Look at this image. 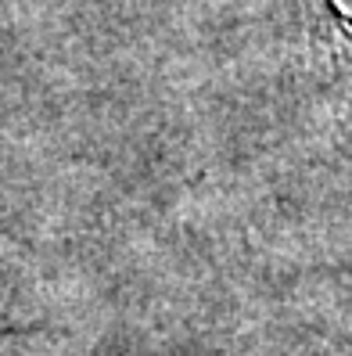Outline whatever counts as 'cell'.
<instances>
[{"label": "cell", "instance_id": "cell-1", "mask_svg": "<svg viewBox=\"0 0 352 356\" xmlns=\"http://www.w3.org/2000/svg\"><path fill=\"white\" fill-rule=\"evenodd\" d=\"M338 4H342L345 11H352V0H338Z\"/></svg>", "mask_w": 352, "mask_h": 356}]
</instances>
